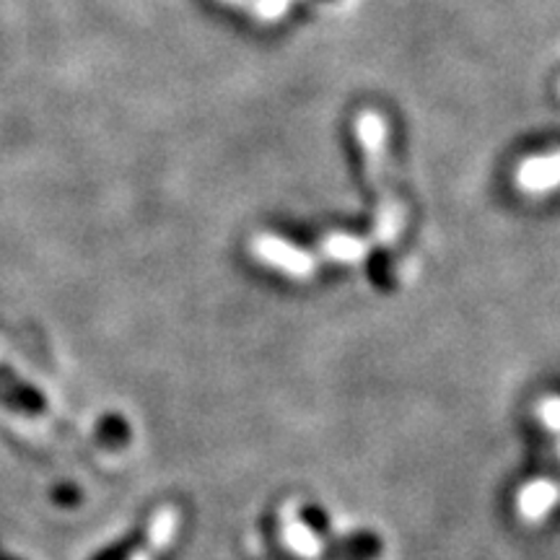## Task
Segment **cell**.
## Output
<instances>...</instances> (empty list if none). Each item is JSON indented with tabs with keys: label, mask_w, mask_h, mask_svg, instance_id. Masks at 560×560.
<instances>
[{
	"label": "cell",
	"mask_w": 560,
	"mask_h": 560,
	"mask_svg": "<svg viewBox=\"0 0 560 560\" xmlns=\"http://www.w3.org/2000/svg\"><path fill=\"white\" fill-rule=\"evenodd\" d=\"M556 499H558V493L550 482H532V486L524 488L520 495L522 516L527 522H540L542 516L552 509Z\"/></svg>",
	"instance_id": "obj_5"
},
{
	"label": "cell",
	"mask_w": 560,
	"mask_h": 560,
	"mask_svg": "<svg viewBox=\"0 0 560 560\" xmlns=\"http://www.w3.org/2000/svg\"><path fill=\"white\" fill-rule=\"evenodd\" d=\"M177 524H179V514L177 509L166 506L161 509L156 516H153L151 527H149V537H145L143 548H138L132 552L130 560H156L161 550H166L177 535Z\"/></svg>",
	"instance_id": "obj_3"
},
{
	"label": "cell",
	"mask_w": 560,
	"mask_h": 560,
	"mask_svg": "<svg viewBox=\"0 0 560 560\" xmlns=\"http://www.w3.org/2000/svg\"><path fill=\"white\" fill-rule=\"evenodd\" d=\"M325 252L335 260H346V262H353V260H361L363 255H366V244L359 242V240H348V236H335L325 244Z\"/></svg>",
	"instance_id": "obj_6"
},
{
	"label": "cell",
	"mask_w": 560,
	"mask_h": 560,
	"mask_svg": "<svg viewBox=\"0 0 560 560\" xmlns=\"http://www.w3.org/2000/svg\"><path fill=\"white\" fill-rule=\"evenodd\" d=\"M257 252H260V257H265V260L278 265L283 272H291V276H312L314 272L312 257H306L304 252L293 249L278 240H268L265 236V240L257 242Z\"/></svg>",
	"instance_id": "obj_4"
},
{
	"label": "cell",
	"mask_w": 560,
	"mask_h": 560,
	"mask_svg": "<svg viewBox=\"0 0 560 560\" xmlns=\"http://www.w3.org/2000/svg\"><path fill=\"white\" fill-rule=\"evenodd\" d=\"M100 439L107 446H120L128 439V425L120 418H104L100 423Z\"/></svg>",
	"instance_id": "obj_7"
},
{
	"label": "cell",
	"mask_w": 560,
	"mask_h": 560,
	"mask_svg": "<svg viewBox=\"0 0 560 560\" xmlns=\"http://www.w3.org/2000/svg\"><path fill=\"white\" fill-rule=\"evenodd\" d=\"M0 405L26 418H37L47 410L45 395L9 366H0Z\"/></svg>",
	"instance_id": "obj_1"
},
{
	"label": "cell",
	"mask_w": 560,
	"mask_h": 560,
	"mask_svg": "<svg viewBox=\"0 0 560 560\" xmlns=\"http://www.w3.org/2000/svg\"><path fill=\"white\" fill-rule=\"evenodd\" d=\"M540 418L545 420L548 429L560 433V400H556V397H552V400H545L540 408Z\"/></svg>",
	"instance_id": "obj_8"
},
{
	"label": "cell",
	"mask_w": 560,
	"mask_h": 560,
	"mask_svg": "<svg viewBox=\"0 0 560 560\" xmlns=\"http://www.w3.org/2000/svg\"><path fill=\"white\" fill-rule=\"evenodd\" d=\"M280 540H283V545L293 552V556L304 560L319 558L322 552H325L322 537L310 527V524L301 520L293 506L280 509Z\"/></svg>",
	"instance_id": "obj_2"
}]
</instances>
